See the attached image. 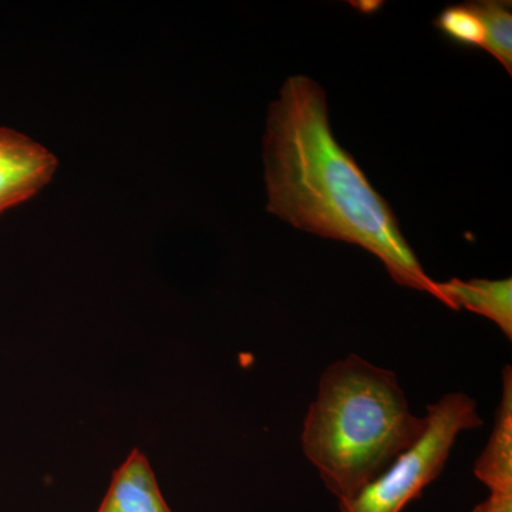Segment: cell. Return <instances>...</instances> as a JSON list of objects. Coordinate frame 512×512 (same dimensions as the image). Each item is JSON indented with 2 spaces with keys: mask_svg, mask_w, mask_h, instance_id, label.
Masks as SVG:
<instances>
[{
  "mask_svg": "<svg viewBox=\"0 0 512 512\" xmlns=\"http://www.w3.org/2000/svg\"><path fill=\"white\" fill-rule=\"evenodd\" d=\"M56 157L32 138L0 127V214L35 197L52 181Z\"/></svg>",
  "mask_w": 512,
  "mask_h": 512,
  "instance_id": "277c9868",
  "label": "cell"
},
{
  "mask_svg": "<svg viewBox=\"0 0 512 512\" xmlns=\"http://www.w3.org/2000/svg\"><path fill=\"white\" fill-rule=\"evenodd\" d=\"M473 512H512V493H490Z\"/></svg>",
  "mask_w": 512,
  "mask_h": 512,
  "instance_id": "30bf717a",
  "label": "cell"
},
{
  "mask_svg": "<svg viewBox=\"0 0 512 512\" xmlns=\"http://www.w3.org/2000/svg\"><path fill=\"white\" fill-rule=\"evenodd\" d=\"M478 15L485 28L484 50L512 73V12L511 2L483 0L476 2Z\"/></svg>",
  "mask_w": 512,
  "mask_h": 512,
  "instance_id": "ba28073f",
  "label": "cell"
},
{
  "mask_svg": "<svg viewBox=\"0 0 512 512\" xmlns=\"http://www.w3.org/2000/svg\"><path fill=\"white\" fill-rule=\"evenodd\" d=\"M474 474L490 493H512V369L503 370V390L494 426L474 464Z\"/></svg>",
  "mask_w": 512,
  "mask_h": 512,
  "instance_id": "52a82bcc",
  "label": "cell"
},
{
  "mask_svg": "<svg viewBox=\"0 0 512 512\" xmlns=\"http://www.w3.org/2000/svg\"><path fill=\"white\" fill-rule=\"evenodd\" d=\"M434 26L457 45L484 50L485 28L476 2L448 6L434 20Z\"/></svg>",
  "mask_w": 512,
  "mask_h": 512,
  "instance_id": "9c48e42d",
  "label": "cell"
},
{
  "mask_svg": "<svg viewBox=\"0 0 512 512\" xmlns=\"http://www.w3.org/2000/svg\"><path fill=\"white\" fill-rule=\"evenodd\" d=\"M264 165L269 214L365 249L396 284L439 301L437 281L424 271L389 202L333 136L325 90L311 77H288L269 106Z\"/></svg>",
  "mask_w": 512,
  "mask_h": 512,
  "instance_id": "6da1fadb",
  "label": "cell"
},
{
  "mask_svg": "<svg viewBox=\"0 0 512 512\" xmlns=\"http://www.w3.org/2000/svg\"><path fill=\"white\" fill-rule=\"evenodd\" d=\"M424 417L419 439L360 493L339 503L340 512H402L443 473L458 436L483 426L476 400L463 392L444 394Z\"/></svg>",
  "mask_w": 512,
  "mask_h": 512,
  "instance_id": "3957f363",
  "label": "cell"
},
{
  "mask_svg": "<svg viewBox=\"0 0 512 512\" xmlns=\"http://www.w3.org/2000/svg\"><path fill=\"white\" fill-rule=\"evenodd\" d=\"M426 429L393 370L356 353L326 367L303 419L301 446L339 503L349 501Z\"/></svg>",
  "mask_w": 512,
  "mask_h": 512,
  "instance_id": "7a4b0ae2",
  "label": "cell"
},
{
  "mask_svg": "<svg viewBox=\"0 0 512 512\" xmlns=\"http://www.w3.org/2000/svg\"><path fill=\"white\" fill-rule=\"evenodd\" d=\"M439 302L454 311L466 309L484 316L512 339V281L507 279L453 278L437 282Z\"/></svg>",
  "mask_w": 512,
  "mask_h": 512,
  "instance_id": "8992f818",
  "label": "cell"
},
{
  "mask_svg": "<svg viewBox=\"0 0 512 512\" xmlns=\"http://www.w3.org/2000/svg\"><path fill=\"white\" fill-rule=\"evenodd\" d=\"M97 512H173L143 451H131L119 470L114 471Z\"/></svg>",
  "mask_w": 512,
  "mask_h": 512,
  "instance_id": "5b68a950",
  "label": "cell"
}]
</instances>
